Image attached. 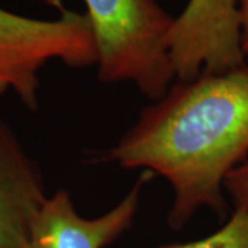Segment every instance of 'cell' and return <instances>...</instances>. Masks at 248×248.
<instances>
[{
	"mask_svg": "<svg viewBox=\"0 0 248 248\" xmlns=\"http://www.w3.org/2000/svg\"><path fill=\"white\" fill-rule=\"evenodd\" d=\"M167 47L175 80L181 81L246 66L239 0H189L174 18Z\"/></svg>",
	"mask_w": 248,
	"mask_h": 248,
	"instance_id": "obj_4",
	"label": "cell"
},
{
	"mask_svg": "<svg viewBox=\"0 0 248 248\" xmlns=\"http://www.w3.org/2000/svg\"><path fill=\"white\" fill-rule=\"evenodd\" d=\"M47 197L39 166L0 117V248H27Z\"/></svg>",
	"mask_w": 248,
	"mask_h": 248,
	"instance_id": "obj_6",
	"label": "cell"
},
{
	"mask_svg": "<svg viewBox=\"0 0 248 248\" xmlns=\"http://www.w3.org/2000/svg\"><path fill=\"white\" fill-rule=\"evenodd\" d=\"M248 156V66L175 80L99 161L163 177L172 189L167 223L182 229L199 210L226 211L225 179Z\"/></svg>",
	"mask_w": 248,
	"mask_h": 248,
	"instance_id": "obj_1",
	"label": "cell"
},
{
	"mask_svg": "<svg viewBox=\"0 0 248 248\" xmlns=\"http://www.w3.org/2000/svg\"><path fill=\"white\" fill-rule=\"evenodd\" d=\"M225 195L229 196L234 211L248 214V156L225 179Z\"/></svg>",
	"mask_w": 248,
	"mask_h": 248,
	"instance_id": "obj_8",
	"label": "cell"
},
{
	"mask_svg": "<svg viewBox=\"0 0 248 248\" xmlns=\"http://www.w3.org/2000/svg\"><path fill=\"white\" fill-rule=\"evenodd\" d=\"M97 45V76L134 83L152 102L175 81L167 37L174 17L157 0H84Z\"/></svg>",
	"mask_w": 248,
	"mask_h": 248,
	"instance_id": "obj_2",
	"label": "cell"
},
{
	"mask_svg": "<svg viewBox=\"0 0 248 248\" xmlns=\"http://www.w3.org/2000/svg\"><path fill=\"white\" fill-rule=\"evenodd\" d=\"M51 60L71 68L97 65V45L86 13L61 7L55 19H36L0 9V95L11 90L35 110L39 71Z\"/></svg>",
	"mask_w": 248,
	"mask_h": 248,
	"instance_id": "obj_3",
	"label": "cell"
},
{
	"mask_svg": "<svg viewBox=\"0 0 248 248\" xmlns=\"http://www.w3.org/2000/svg\"><path fill=\"white\" fill-rule=\"evenodd\" d=\"M153 177L142 171L128 193L105 214L83 218L76 211L68 190L48 196L39 210L27 248H105L115 243L133 225L145 185Z\"/></svg>",
	"mask_w": 248,
	"mask_h": 248,
	"instance_id": "obj_5",
	"label": "cell"
},
{
	"mask_svg": "<svg viewBox=\"0 0 248 248\" xmlns=\"http://www.w3.org/2000/svg\"><path fill=\"white\" fill-rule=\"evenodd\" d=\"M240 47L248 66V0H239Z\"/></svg>",
	"mask_w": 248,
	"mask_h": 248,
	"instance_id": "obj_9",
	"label": "cell"
},
{
	"mask_svg": "<svg viewBox=\"0 0 248 248\" xmlns=\"http://www.w3.org/2000/svg\"><path fill=\"white\" fill-rule=\"evenodd\" d=\"M157 248H248V214L234 211L219 231L205 239Z\"/></svg>",
	"mask_w": 248,
	"mask_h": 248,
	"instance_id": "obj_7",
	"label": "cell"
}]
</instances>
